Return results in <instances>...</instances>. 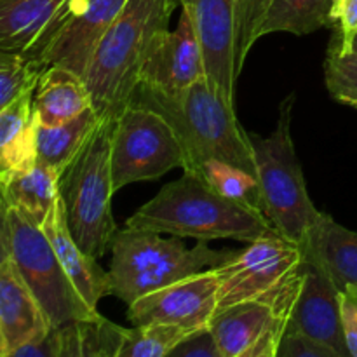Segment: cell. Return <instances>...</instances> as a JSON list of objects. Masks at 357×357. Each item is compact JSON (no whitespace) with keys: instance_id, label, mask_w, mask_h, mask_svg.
I'll return each mask as SVG.
<instances>
[{"instance_id":"277c9868","label":"cell","mask_w":357,"mask_h":357,"mask_svg":"<svg viewBox=\"0 0 357 357\" xmlns=\"http://www.w3.org/2000/svg\"><path fill=\"white\" fill-rule=\"evenodd\" d=\"M110 250L112 296L128 305L188 275L218 267L237 253L213 250L208 241L188 248L183 237H162L159 232L129 227L117 230Z\"/></svg>"},{"instance_id":"e575fe53","label":"cell","mask_w":357,"mask_h":357,"mask_svg":"<svg viewBox=\"0 0 357 357\" xmlns=\"http://www.w3.org/2000/svg\"><path fill=\"white\" fill-rule=\"evenodd\" d=\"M344 105L356 108V110H357V100H347V101H344Z\"/></svg>"},{"instance_id":"44dd1931","label":"cell","mask_w":357,"mask_h":357,"mask_svg":"<svg viewBox=\"0 0 357 357\" xmlns=\"http://www.w3.org/2000/svg\"><path fill=\"white\" fill-rule=\"evenodd\" d=\"M305 258L317 261L340 289L357 293V232L335 222L324 213L309 244Z\"/></svg>"},{"instance_id":"9a60e30c","label":"cell","mask_w":357,"mask_h":357,"mask_svg":"<svg viewBox=\"0 0 357 357\" xmlns=\"http://www.w3.org/2000/svg\"><path fill=\"white\" fill-rule=\"evenodd\" d=\"M288 328L328 345L338 357H349L342 328V289L317 261L305 258L303 282Z\"/></svg>"},{"instance_id":"d6a6232c","label":"cell","mask_w":357,"mask_h":357,"mask_svg":"<svg viewBox=\"0 0 357 357\" xmlns=\"http://www.w3.org/2000/svg\"><path fill=\"white\" fill-rule=\"evenodd\" d=\"M171 356L173 357H223L211 326L202 328V330L194 331L192 335H188L180 345H176V347L173 349Z\"/></svg>"},{"instance_id":"2e32d148","label":"cell","mask_w":357,"mask_h":357,"mask_svg":"<svg viewBox=\"0 0 357 357\" xmlns=\"http://www.w3.org/2000/svg\"><path fill=\"white\" fill-rule=\"evenodd\" d=\"M47 312L9 255H0V357H13L24 345L51 331Z\"/></svg>"},{"instance_id":"4fadbf2b","label":"cell","mask_w":357,"mask_h":357,"mask_svg":"<svg viewBox=\"0 0 357 357\" xmlns=\"http://www.w3.org/2000/svg\"><path fill=\"white\" fill-rule=\"evenodd\" d=\"M194 17L204 52L206 75L236 101L239 0H178Z\"/></svg>"},{"instance_id":"cb8c5ba5","label":"cell","mask_w":357,"mask_h":357,"mask_svg":"<svg viewBox=\"0 0 357 357\" xmlns=\"http://www.w3.org/2000/svg\"><path fill=\"white\" fill-rule=\"evenodd\" d=\"M59 357H119L126 328L105 319L70 321L54 326Z\"/></svg>"},{"instance_id":"5b68a950","label":"cell","mask_w":357,"mask_h":357,"mask_svg":"<svg viewBox=\"0 0 357 357\" xmlns=\"http://www.w3.org/2000/svg\"><path fill=\"white\" fill-rule=\"evenodd\" d=\"M295 100V93H291L281 101L278 122L271 135L264 138L250 132V136L260 183L261 211L279 236L305 248L324 213L310 199L296 155L291 135Z\"/></svg>"},{"instance_id":"f546056e","label":"cell","mask_w":357,"mask_h":357,"mask_svg":"<svg viewBox=\"0 0 357 357\" xmlns=\"http://www.w3.org/2000/svg\"><path fill=\"white\" fill-rule=\"evenodd\" d=\"M271 0H239V24H237V68L243 72L248 54L257 44V31Z\"/></svg>"},{"instance_id":"30bf717a","label":"cell","mask_w":357,"mask_h":357,"mask_svg":"<svg viewBox=\"0 0 357 357\" xmlns=\"http://www.w3.org/2000/svg\"><path fill=\"white\" fill-rule=\"evenodd\" d=\"M128 0H73L61 20L24 54L86 79L93 56Z\"/></svg>"},{"instance_id":"484cf974","label":"cell","mask_w":357,"mask_h":357,"mask_svg":"<svg viewBox=\"0 0 357 357\" xmlns=\"http://www.w3.org/2000/svg\"><path fill=\"white\" fill-rule=\"evenodd\" d=\"M202 330V328H201ZM194 328L180 324L152 323L126 330L119 357H166L171 356L173 349L180 345Z\"/></svg>"},{"instance_id":"e0dca14e","label":"cell","mask_w":357,"mask_h":357,"mask_svg":"<svg viewBox=\"0 0 357 357\" xmlns=\"http://www.w3.org/2000/svg\"><path fill=\"white\" fill-rule=\"evenodd\" d=\"M40 229L51 241L59 261H61L66 274L70 275L80 295L93 309L98 310L100 300L112 295L110 274L100 267L96 258L89 257L77 244L75 237L70 232L68 222H66V211L61 195L52 206L51 213L40 225Z\"/></svg>"},{"instance_id":"7a4b0ae2","label":"cell","mask_w":357,"mask_h":357,"mask_svg":"<svg viewBox=\"0 0 357 357\" xmlns=\"http://www.w3.org/2000/svg\"><path fill=\"white\" fill-rule=\"evenodd\" d=\"M126 227L197 241L241 243L278 234L260 208L218 194L192 171H183V176L164 185L155 197L126 222Z\"/></svg>"},{"instance_id":"ba28073f","label":"cell","mask_w":357,"mask_h":357,"mask_svg":"<svg viewBox=\"0 0 357 357\" xmlns=\"http://www.w3.org/2000/svg\"><path fill=\"white\" fill-rule=\"evenodd\" d=\"M0 255L13 258L52 326L100 316L75 288L44 230L9 206H2Z\"/></svg>"},{"instance_id":"4dcf8cb0","label":"cell","mask_w":357,"mask_h":357,"mask_svg":"<svg viewBox=\"0 0 357 357\" xmlns=\"http://www.w3.org/2000/svg\"><path fill=\"white\" fill-rule=\"evenodd\" d=\"M330 28L335 37L330 47L349 52L357 35V0H333L330 10Z\"/></svg>"},{"instance_id":"ac0fdd59","label":"cell","mask_w":357,"mask_h":357,"mask_svg":"<svg viewBox=\"0 0 357 357\" xmlns=\"http://www.w3.org/2000/svg\"><path fill=\"white\" fill-rule=\"evenodd\" d=\"M73 0H0V51L26 52L58 24Z\"/></svg>"},{"instance_id":"8fae6325","label":"cell","mask_w":357,"mask_h":357,"mask_svg":"<svg viewBox=\"0 0 357 357\" xmlns=\"http://www.w3.org/2000/svg\"><path fill=\"white\" fill-rule=\"evenodd\" d=\"M218 288L215 268L197 272L132 302L128 305V319L135 326L167 323L208 328L218 312Z\"/></svg>"},{"instance_id":"836d02e7","label":"cell","mask_w":357,"mask_h":357,"mask_svg":"<svg viewBox=\"0 0 357 357\" xmlns=\"http://www.w3.org/2000/svg\"><path fill=\"white\" fill-rule=\"evenodd\" d=\"M342 328L349 356L357 357V293L342 289Z\"/></svg>"},{"instance_id":"9c48e42d","label":"cell","mask_w":357,"mask_h":357,"mask_svg":"<svg viewBox=\"0 0 357 357\" xmlns=\"http://www.w3.org/2000/svg\"><path fill=\"white\" fill-rule=\"evenodd\" d=\"M112 180L115 192L136 181H150L185 167V150L173 126L143 105L131 103L114 122Z\"/></svg>"},{"instance_id":"ffe728a7","label":"cell","mask_w":357,"mask_h":357,"mask_svg":"<svg viewBox=\"0 0 357 357\" xmlns=\"http://www.w3.org/2000/svg\"><path fill=\"white\" fill-rule=\"evenodd\" d=\"M59 181L61 173L38 160L28 169L2 174V206L14 208L33 225L40 227L61 195Z\"/></svg>"},{"instance_id":"7c38bea8","label":"cell","mask_w":357,"mask_h":357,"mask_svg":"<svg viewBox=\"0 0 357 357\" xmlns=\"http://www.w3.org/2000/svg\"><path fill=\"white\" fill-rule=\"evenodd\" d=\"M291 314L264 302H243L211 321L223 357H278Z\"/></svg>"},{"instance_id":"1f68e13d","label":"cell","mask_w":357,"mask_h":357,"mask_svg":"<svg viewBox=\"0 0 357 357\" xmlns=\"http://www.w3.org/2000/svg\"><path fill=\"white\" fill-rule=\"evenodd\" d=\"M278 357H338L337 352L328 345L321 344L316 338L288 328L279 345Z\"/></svg>"},{"instance_id":"5bb4252c","label":"cell","mask_w":357,"mask_h":357,"mask_svg":"<svg viewBox=\"0 0 357 357\" xmlns=\"http://www.w3.org/2000/svg\"><path fill=\"white\" fill-rule=\"evenodd\" d=\"M206 77L204 52L194 17L181 7L174 30H167L143 65L139 84L166 94H178Z\"/></svg>"},{"instance_id":"8992f818","label":"cell","mask_w":357,"mask_h":357,"mask_svg":"<svg viewBox=\"0 0 357 357\" xmlns=\"http://www.w3.org/2000/svg\"><path fill=\"white\" fill-rule=\"evenodd\" d=\"M114 121H101L94 135L66 167L59 181L70 232L89 257L100 260L112 246L117 225L112 213Z\"/></svg>"},{"instance_id":"7402d4cb","label":"cell","mask_w":357,"mask_h":357,"mask_svg":"<svg viewBox=\"0 0 357 357\" xmlns=\"http://www.w3.org/2000/svg\"><path fill=\"white\" fill-rule=\"evenodd\" d=\"M33 96L35 91L0 108V176L28 169L38 160Z\"/></svg>"},{"instance_id":"d4e9b609","label":"cell","mask_w":357,"mask_h":357,"mask_svg":"<svg viewBox=\"0 0 357 357\" xmlns=\"http://www.w3.org/2000/svg\"><path fill=\"white\" fill-rule=\"evenodd\" d=\"M333 0H271L257 31V40L271 33L296 37L330 26Z\"/></svg>"},{"instance_id":"603a6c76","label":"cell","mask_w":357,"mask_h":357,"mask_svg":"<svg viewBox=\"0 0 357 357\" xmlns=\"http://www.w3.org/2000/svg\"><path fill=\"white\" fill-rule=\"evenodd\" d=\"M100 124L101 119L94 107L87 108L72 121L63 122L54 128H45L38 124V162L47 164L63 174L66 167L75 160V157L82 152Z\"/></svg>"},{"instance_id":"f1b7e54d","label":"cell","mask_w":357,"mask_h":357,"mask_svg":"<svg viewBox=\"0 0 357 357\" xmlns=\"http://www.w3.org/2000/svg\"><path fill=\"white\" fill-rule=\"evenodd\" d=\"M324 82L337 101L357 100V52L328 49L324 59Z\"/></svg>"},{"instance_id":"52a82bcc","label":"cell","mask_w":357,"mask_h":357,"mask_svg":"<svg viewBox=\"0 0 357 357\" xmlns=\"http://www.w3.org/2000/svg\"><path fill=\"white\" fill-rule=\"evenodd\" d=\"M303 248L279 234L248 243L230 260L215 267L218 312L243 302H264L293 314L303 282Z\"/></svg>"},{"instance_id":"4316f807","label":"cell","mask_w":357,"mask_h":357,"mask_svg":"<svg viewBox=\"0 0 357 357\" xmlns=\"http://www.w3.org/2000/svg\"><path fill=\"white\" fill-rule=\"evenodd\" d=\"M199 176L218 194L236 201L250 202L261 209L258 178L244 167L222 159H208L199 169Z\"/></svg>"},{"instance_id":"d590c367","label":"cell","mask_w":357,"mask_h":357,"mask_svg":"<svg viewBox=\"0 0 357 357\" xmlns=\"http://www.w3.org/2000/svg\"><path fill=\"white\" fill-rule=\"evenodd\" d=\"M351 51H354V52H357V35H356L354 42H352V47H351ZM351 51H349V52H351Z\"/></svg>"},{"instance_id":"d6986e66","label":"cell","mask_w":357,"mask_h":357,"mask_svg":"<svg viewBox=\"0 0 357 357\" xmlns=\"http://www.w3.org/2000/svg\"><path fill=\"white\" fill-rule=\"evenodd\" d=\"M93 107L89 86L79 73L63 66H47L33 96L38 124L45 128L68 122Z\"/></svg>"},{"instance_id":"6da1fadb","label":"cell","mask_w":357,"mask_h":357,"mask_svg":"<svg viewBox=\"0 0 357 357\" xmlns=\"http://www.w3.org/2000/svg\"><path fill=\"white\" fill-rule=\"evenodd\" d=\"M131 103L159 112L173 126L185 150L183 171L199 173L208 159H222L257 176L253 143L241 126L236 101L208 75L178 94L138 84Z\"/></svg>"},{"instance_id":"83f0119b","label":"cell","mask_w":357,"mask_h":357,"mask_svg":"<svg viewBox=\"0 0 357 357\" xmlns=\"http://www.w3.org/2000/svg\"><path fill=\"white\" fill-rule=\"evenodd\" d=\"M45 66L24 52L0 51V108L33 93Z\"/></svg>"},{"instance_id":"3957f363","label":"cell","mask_w":357,"mask_h":357,"mask_svg":"<svg viewBox=\"0 0 357 357\" xmlns=\"http://www.w3.org/2000/svg\"><path fill=\"white\" fill-rule=\"evenodd\" d=\"M178 0H128L98 45L86 82L101 121H117L139 84L143 65L164 33Z\"/></svg>"}]
</instances>
